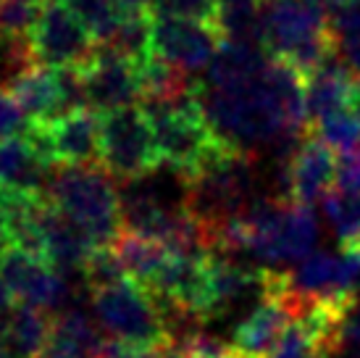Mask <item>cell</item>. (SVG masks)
<instances>
[{
    "label": "cell",
    "instance_id": "cell-1",
    "mask_svg": "<svg viewBox=\"0 0 360 358\" xmlns=\"http://www.w3.org/2000/svg\"><path fill=\"white\" fill-rule=\"evenodd\" d=\"M184 209L200 219L210 232L216 253V232L231 221L248 216L260 200V182L255 156L229 150L221 159L210 161L195 177L184 179Z\"/></svg>",
    "mask_w": 360,
    "mask_h": 358
},
{
    "label": "cell",
    "instance_id": "cell-2",
    "mask_svg": "<svg viewBox=\"0 0 360 358\" xmlns=\"http://www.w3.org/2000/svg\"><path fill=\"white\" fill-rule=\"evenodd\" d=\"M260 45L269 56L310 77L337 56L331 13L319 0H263Z\"/></svg>",
    "mask_w": 360,
    "mask_h": 358
},
{
    "label": "cell",
    "instance_id": "cell-3",
    "mask_svg": "<svg viewBox=\"0 0 360 358\" xmlns=\"http://www.w3.org/2000/svg\"><path fill=\"white\" fill-rule=\"evenodd\" d=\"M145 113L150 116L160 159L179 174L181 182L234 150L210 127L200 92L174 103H145Z\"/></svg>",
    "mask_w": 360,
    "mask_h": 358
},
{
    "label": "cell",
    "instance_id": "cell-4",
    "mask_svg": "<svg viewBox=\"0 0 360 358\" xmlns=\"http://www.w3.org/2000/svg\"><path fill=\"white\" fill-rule=\"evenodd\" d=\"M45 195L69 219L77 221L95 240L98 248H108L124 229L121 198L110 174L101 163L53 169Z\"/></svg>",
    "mask_w": 360,
    "mask_h": 358
},
{
    "label": "cell",
    "instance_id": "cell-5",
    "mask_svg": "<svg viewBox=\"0 0 360 358\" xmlns=\"http://www.w3.org/2000/svg\"><path fill=\"white\" fill-rule=\"evenodd\" d=\"M92 311L103 335L142 350H160L169 342L166 319L153 295L131 277L92 290Z\"/></svg>",
    "mask_w": 360,
    "mask_h": 358
},
{
    "label": "cell",
    "instance_id": "cell-6",
    "mask_svg": "<svg viewBox=\"0 0 360 358\" xmlns=\"http://www.w3.org/2000/svg\"><path fill=\"white\" fill-rule=\"evenodd\" d=\"M160 159L158 142L153 135L150 116L145 109L108 111L101 116V166L110 177L124 182H137L158 169Z\"/></svg>",
    "mask_w": 360,
    "mask_h": 358
},
{
    "label": "cell",
    "instance_id": "cell-7",
    "mask_svg": "<svg viewBox=\"0 0 360 358\" xmlns=\"http://www.w3.org/2000/svg\"><path fill=\"white\" fill-rule=\"evenodd\" d=\"M27 140L51 166L101 163V116L92 109H77L48 124L32 121Z\"/></svg>",
    "mask_w": 360,
    "mask_h": 358
},
{
    "label": "cell",
    "instance_id": "cell-8",
    "mask_svg": "<svg viewBox=\"0 0 360 358\" xmlns=\"http://www.w3.org/2000/svg\"><path fill=\"white\" fill-rule=\"evenodd\" d=\"M30 45L42 66L82 69L98 48V40L63 0H56L40 11V19L30 32Z\"/></svg>",
    "mask_w": 360,
    "mask_h": 358
},
{
    "label": "cell",
    "instance_id": "cell-9",
    "mask_svg": "<svg viewBox=\"0 0 360 358\" xmlns=\"http://www.w3.org/2000/svg\"><path fill=\"white\" fill-rule=\"evenodd\" d=\"M79 80L87 106L101 113L134 106V100L142 98L137 63L103 42L79 69Z\"/></svg>",
    "mask_w": 360,
    "mask_h": 358
},
{
    "label": "cell",
    "instance_id": "cell-10",
    "mask_svg": "<svg viewBox=\"0 0 360 358\" xmlns=\"http://www.w3.org/2000/svg\"><path fill=\"white\" fill-rule=\"evenodd\" d=\"M337 185V156L313 132L302 140L279 171V198L297 203H316L326 198Z\"/></svg>",
    "mask_w": 360,
    "mask_h": 358
},
{
    "label": "cell",
    "instance_id": "cell-11",
    "mask_svg": "<svg viewBox=\"0 0 360 358\" xmlns=\"http://www.w3.org/2000/svg\"><path fill=\"white\" fill-rule=\"evenodd\" d=\"M221 42V32L208 24L179 19H153L150 24V56H158L184 71L210 66Z\"/></svg>",
    "mask_w": 360,
    "mask_h": 358
},
{
    "label": "cell",
    "instance_id": "cell-12",
    "mask_svg": "<svg viewBox=\"0 0 360 358\" xmlns=\"http://www.w3.org/2000/svg\"><path fill=\"white\" fill-rule=\"evenodd\" d=\"M292 321L295 311L279 292V271H274L271 292L231 332V348L237 358H271Z\"/></svg>",
    "mask_w": 360,
    "mask_h": 358
},
{
    "label": "cell",
    "instance_id": "cell-13",
    "mask_svg": "<svg viewBox=\"0 0 360 358\" xmlns=\"http://www.w3.org/2000/svg\"><path fill=\"white\" fill-rule=\"evenodd\" d=\"M0 277L6 279L13 298L34 309H53L69 292L66 279L58 277V268L51 261L21 248H11L8 256L0 261Z\"/></svg>",
    "mask_w": 360,
    "mask_h": 358
},
{
    "label": "cell",
    "instance_id": "cell-14",
    "mask_svg": "<svg viewBox=\"0 0 360 358\" xmlns=\"http://www.w3.org/2000/svg\"><path fill=\"white\" fill-rule=\"evenodd\" d=\"M42 256L58 271H82L98 250L95 240L45 195L40 209Z\"/></svg>",
    "mask_w": 360,
    "mask_h": 358
},
{
    "label": "cell",
    "instance_id": "cell-15",
    "mask_svg": "<svg viewBox=\"0 0 360 358\" xmlns=\"http://www.w3.org/2000/svg\"><path fill=\"white\" fill-rule=\"evenodd\" d=\"M271 56L258 42H221L216 58L210 61L208 69V90H240L255 82L266 71Z\"/></svg>",
    "mask_w": 360,
    "mask_h": 358
},
{
    "label": "cell",
    "instance_id": "cell-16",
    "mask_svg": "<svg viewBox=\"0 0 360 358\" xmlns=\"http://www.w3.org/2000/svg\"><path fill=\"white\" fill-rule=\"evenodd\" d=\"M56 166L32 148L27 135L0 140V187L21 190L32 195H45Z\"/></svg>",
    "mask_w": 360,
    "mask_h": 358
},
{
    "label": "cell",
    "instance_id": "cell-17",
    "mask_svg": "<svg viewBox=\"0 0 360 358\" xmlns=\"http://www.w3.org/2000/svg\"><path fill=\"white\" fill-rule=\"evenodd\" d=\"M108 342L82 311H63L53 319L48 342L37 358H105Z\"/></svg>",
    "mask_w": 360,
    "mask_h": 358
},
{
    "label": "cell",
    "instance_id": "cell-18",
    "mask_svg": "<svg viewBox=\"0 0 360 358\" xmlns=\"http://www.w3.org/2000/svg\"><path fill=\"white\" fill-rule=\"evenodd\" d=\"M352 82L355 77L340 56H331L323 66L305 77V109H308L310 124L331 111L347 109Z\"/></svg>",
    "mask_w": 360,
    "mask_h": 358
},
{
    "label": "cell",
    "instance_id": "cell-19",
    "mask_svg": "<svg viewBox=\"0 0 360 358\" xmlns=\"http://www.w3.org/2000/svg\"><path fill=\"white\" fill-rule=\"evenodd\" d=\"M110 250L119 259L121 268L127 271V277L140 282L145 290L158 279V274L166 268L171 259V250L163 242L127 232V229H121L119 237L110 242Z\"/></svg>",
    "mask_w": 360,
    "mask_h": 358
},
{
    "label": "cell",
    "instance_id": "cell-20",
    "mask_svg": "<svg viewBox=\"0 0 360 358\" xmlns=\"http://www.w3.org/2000/svg\"><path fill=\"white\" fill-rule=\"evenodd\" d=\"M53 319L45 309L34 306H13L3 316V348L19 358H37L48 342Z\"/></svg>",
    "mask_w": 360,
    "mask_h": 358
},
{
    "label": "cell",
    "instance_id": "cell-21",
    "mask_svg": "<svg viewBox=\"0 0 360 358\" xmlns=\"http://www.w3.org/2000/svg\"><path fill=\"white\" fill-rule=\"evenodd\" d=\"M140 71V90L145 103H174V100L192 98L200 92L202 85L190 80V71L171 66L158 56H148L137 63Z\"/></svg>",
    "mask_w": 360,
    "mask_h": 358
},
{
    "label": "cell",
    "instance_id": "cell-22",
    "mask_svg": "<svg viewBox=\"0 0 360 358\" xmlns=\"http://www.w3.org/2000/svg\"><path fill=\"white\" fill-rule=\"evenodd\" d=\"M260 13H263V0H219L216 30L224 40L260 45Z\"/></svg>",
    "mask_w": 360,
    "mask_h": 358
},
{
    "label": "cell",
    "instance_id": "cell-23",
    "mask_svg": "<svg viewBox=\"0 0 360 358\" xmlns=\"http://www.w3.org/2000/svg\"><path fill=\"white\" fill-rule=\"evenodd\" d=\"M331 35L337 56L360 77V0H347L331 13Z\"/></svg>",
    "mask_w": 360,
    "mask_h": 358
},
{
    "label": "cell",
    "instance_id": "cell-24",
    "mask_svg": "<svg viewBox=\"0 0 360 358\" xmlns=\"http://www.w3.org/2000/svg\"><path fill=\"white\" fill-rule=\"evenodd\" d=\"M323 214L331 229L337 232L340 245L360 242V192H345L334 187L323 198Z\"/></svg>",
    "mask_w": 360,
    "mask_h": 358
},
{
    "label": "cell",
    "instance_id": "cell-25",
    "mask_svg": "<svg viewBox=\"0 0 360 358\" xmlns=\"http://www.w3.org/2000/svg\"><path fill=\"white\" fill-rule=\"evenodd\" d=\"M310 132L323 140L334 153H347L360 148V119L350 109L331 111L310 124Z\"/></svg>",
    "mask_w": 360,
    "mask_h": 358
},
{
    "label": "cell",
    "instance_id": "cell-26",
    "mask_svg": "<svg viewBox=\"0 0 360 358\" xmlns=\"http://www.w3.org/2000/svg\"><path fill=\"white\" fill-rule=\"evenodd\" d=\"M63 3L84 21V27L98 42H108L124 19V11L113 0H63Z\"/></svg>",
    "mask_w": 360,
    "mask_h": 358
},
{
    "label": "cell",
    "instance_id": "cell-27",
    "mask_svg": "<svg viewBox=\"0 0 360 358\" xmlns=\"http://www.w3.org/2000/svg\"><path fill=\"white\" fill-rule=\"evenodd\" d=\"M150 19H179L216 27L219 0H148Z\"/></svg>",
    "mask_w": 360,
    "mask_h": 358
},
{
    "label": "cell",
    "instance_id": "cell-28",
    "mask_svg": "<svg viewBox=\"0 0 360 358\" xmlns=\"http://www.w3.org/2000/svg\"><path fill=\"white\" fill-rule=\"evenodd\" d=\"M42 0H0V35L30 37L32 27L40 19Z\"/></svg>",
    "mask_w": 360,
    "mask_h": 358
},
{
    "label": "cell",
    "instance_id": "cell-29",
    "mask_svg": "<svg viewBox=\"0 0 360 358\" xmlns=\"http://www.w3.org/2000/svg\"><path fill=\"white\" fill-rule=\"evenodd\" d=\"M32 119L21 111V106L8 95V90L0 87V140L27 135Z\"/></svg>",
    "mask_w": 360,
    "mask_h": 358
},
{
    "label": "cell",
    "instance_id": "cell-30",
    "mask_svg": "<svg viewBox=\"0 0 360 358\" xmlns=\"http://www.w3.org/2000/svg\"><path fill=\"white\" fill-rule=\"evenodd\" d=\"M337 190L360 192V148L340 153L337 159Z\"/></svg>",
    "mask_w": 360,
    "mask_h": 358
},
{
    "label": "cell",
    "instance_id": "cell-31",
    "mask_svg": "<svg viewBox=\"0 0 360 358\" xmlns=\"http://www.w3.org/2000/svg\"><path fill=\"white\" fill-rule=\"evenodd\" d=\"M13 248V235H11V227L6 216L0 214V261L8 256V250Z\"/></svg>",
    "mask_w": 360,
    "mask_h": 358
},
{
    "label": "cell",
    "instance_id": "cell-32",
    "mask_svg": "<svg viewBox=\"0 0 360 358\" xmlns=\"http://www.w3.org/2000/svg\"><path fill=\"white\" fill-rule=\"evenodd\" d=\"M13 292L8 290V285H6V279L0 277V316H6L11 309H13Z\"/></svg>",
    "mask_w": 360,
    "mask_h": 358
},
{
    "label": "cell",
    "instance_id": "cell-33",
    "mask_svg": "<svg viewBox=\"0 0 360 358\" xmlns=\"http://www.w3.org/2000/svg\"><path fill=\"white\" fill-rule=\"evenodd\" d=\"M347 109L355 113L360 119V77L355 82H352V87H350V98H347Z\"/></svg>",
    "mask_w": 360,
    "mask_h": 358
},
{
    "label": "cell",
    "instance_id": "cell-34",
    "mask_svg": "<svg viewBox=\"0 0 360 358\" xmlns=\"http://www.w3.org/2000/svg\"><path fill=\"white\" fill-rule=\"evenodd\" d=\"M42 3H56V0H42Z\"/></svg>",
    "mask_w": 360,
    "mask_h": 358
},
{
    "label": "cell",
    "instance_id": "cell-35",
    "mask_svg": "<svg viewBox=\"0 0 360 358\" xmlns=\"http://www.w3.org/2000/svg\"><path fill=\"white\" fill-rule=\"evenodd\" d=\"M347 358H355V356H347Z\"/></svg>",
    "mask_w": 360,
    "mask_h": 358
}]
</instances>
